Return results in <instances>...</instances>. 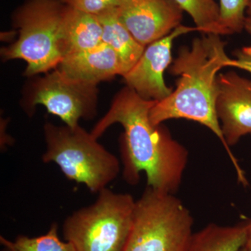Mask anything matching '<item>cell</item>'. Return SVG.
I'll return each instance as SVG.
<instances>
[{
  "label": "cell",
  "instance_id": "6da1fadb",
  "mask_svg": "<svg viewBox=\"0 0 251 251\" xmlns=\"http://www.w3.org/2000/svg\"><path fill=\"white\" fill-rule=\"evenodd\" d=\"M156 100L142 98L130 87L122 89L108 111L94 126L91 134L98 139L114 124L124 132L120 144L124 179L138 184L140 173L146 175L148 186L175 194L187 166L188 151L161 125H155L150 111Z\"/></svg>",
  "mask_w": 251,
  "mask_h": 251
},
{
  "label": "cell",
  "instance_id": "7a4b0ae2",
  "mask_svg": "<svg viewBox=\"0 0 251 251\" xmlns=\"http://www.w3.org/2000/svg\"><path fill=\"white\" fill-rule=\"evenodd\" d=\"M226 45L220 35L209 34L195 39L191 47L181 48L169 69L170 74L179 76L176 89L167 98L156 102L150 110V119L155 125L173 119H186L210 129L227 151L238 181L246 187L249 181L245 173L225 140L216 112L217 74L227 67L230 59L225 51Z\"/></svg>",
  "mask_w": 251,
  "mask_h": 251
},
{
  "label": "cell",
  "instance_id": "3957f363",
  "mask_svg": "<svg viewBox=\"0 0 251 251\" xmlns=\"http://www.w3.org/2000/svg\"><path fill=\"white\" fill-rule=\"evenodd\" d=\"M65 7L61 0H26L13 14L18 38L1 49L3 59L26 62L27 76L56 69L66 56L63 35Z\"/></svg>",
  "mask_w": 251,
  "mask_h": 251
},
{
  "label": "cell",
  "instance_id": "277c9868",
  "mask_svg": "<svg viewBox=\"0 0 251 251\" xmlns=\"http://www.w3.org/2000/svg\"><path fill=\"white\" fill-rule=\"evenodd\" d=\"M44 135L46 149L42 161L57 164L68 179L99 193L116 179L120 171L118 158L80 126L46 123Z\"/></svg>",
  "mask_w": 251,
  "mask_h": 251
},
{
  "label": "cell",
  "instance_id": "5b68a950",
  "mask_svg": "<svg viewBox=\"0 0 251 251\" xmlns=\"http://www.w3.org/2000/svg\"><path fill=\"white\" fill-rule=\"evenodd\" d=\"M135 202L131 195L104 188L93 204L65 219L64 240L76 251H125L133 227Z\"/></svg>",
  "mask_w": 251,
  "mask_h": 251
},
{
  "label": "cell",
  "instance_id": "8992f818",
  "mask_svg": "<svg viewBox=\"0 0 251 251\" xmlns=\"http://www.w3.org/2000/svg\"><path fill=\"white\" fill-rule=\"evenodd\" d=\"M193 225L191 212L174 194L147 186L135 202L125 251H186Z\"/></svg>",
  "mask_w": 251,
  "mask_h": 251
},
{
  "label": "cell",
  "instance_id": "52a82bcc",
  "mask_svg": "<svg viewBox=\"0 0 251 251\" xmlns=\"http://www.w3.org/2000/svg\"><path fill=\"white\" fill-rule=\"evenodd\" d=\"M97 103V85L73 80L54 69L31 84L23 107L31 115L36 106L43 105L68 126L75 127L81 119L94 118Z\"/></svg>",
  "mask_w": 251,
  "mask_h": 251
},
{
  "label": "cell",
  "instance_id": "ba28073f",
  "mask_svg": "<svg viewBox=\"0 0 251 251\" xmlns=\"http://www.w3.org/2000/svg\"><path fill=\"white\" fill-rule=\"evenodd\" d=\"M197 30L196 27L180 25L171 34L147 46L134 67L124 75L127 87L142 98L156 101L167 98L173 92L163 78V74L173 62L172 47L175 39Z\"/></svg>",
  "mask_w": 251,
  "mask_h": 251
},
{
  "label": "cell",
  "instance_id": "9c48e42d",
  "mask_svg": "<svg viewBox=\"0 0 251 251\" xmlns=\"http://www.w3.org/2000/svg\"><path fill=\"white\" fill-rule=\"evenodd\" d=\"M183 12L173 0H129L118 7L122 23L145 47L179 27Z\"/></svg>",
  "mask_w": 251,
  "mask_h": 251
},
{
  "label": "cell",
  "instance_id": "30bf717a",
  "mask_svg": "<svg viewBox=\"0 0 251 251\" xmlns=\"http://www.w3.org/2000/svg\"><path fill=\"white\" fill-rule=\"evenodd\" d=\"M216 112L227 145L251 135V80L229 72L218 75Z\"/></svg>",
  "mask_w": 251,
  "mask_h": 251
},
{
  "label": "cell",
  "instance_id": "8fae6325",
  "mask_svg": "<svg viewBox=\"0 0 251 251\" xmlns=\"http://www.w3.org/2000/svg\"><path fill=\"white\" fill-rule=\"evenodd\" d=\"M56 69L73 80L96 85L122 74L116 52L103 42L93 49L68 54Z\"/></svg>",
  "mask_w": 251,
  "mask_h": 251
},
{
  "label": "cell",
  "instance_id": "7c38bea8",
  "mask_svg": "<svg viewBox=\"0 0 251 251\" xmlns=\"http://www.w3.org/2000/svg\"><path fill=\"white\" fill-rule=\"evenodd\" d=\"M63 35L66 56H67L93 49L101 44L103 28L98 16L66 5L63 21Z\"/></svg>",
  "mask_w": 251,
  "mask_h": 251
},
{
  "label": "cell",
  "instance_id": "4fadbf2b",
  "mask_svg": "<svg viewBox=\"0 0 251 251\" xmlns=\"http://www.w3.org/2000/svg\"><path fill=\"white\" fill-rule=\"evenodd\" d=\"M98 16L103 28L102 41L117 54L122 77L139 60L146 47L140 44L119 17L118 7Z\"/></svg>",
  "mask_w": 251,
  "mask_h": 251
},
{
  "label": "cell",
  "instance_id": "5bb4252c",
  "mask_svg": "<svg viewBox=\"0 0 251 251\" xmlns=\"http://www.w3.org/2000/svg\"><path fill=\"white\" fill-rule=\"evenodd\" d=\"M249 223L234 226L211 224L192 234L186 251H242L245 247Z\"/></svg>",
  "mask_w": 251,
  "mask_h": 251
},
{
  "label": "cell",
  "instance_id": "9a60e30c",
  "mask_svg": "<svg viewBox=\"0 0 251 251\" xmlns=\"http://www.w3.org/2000/svg\"><path fill=\"white\" fill-rule=\"evenodd\" d=\"M1 251H76L71 242L59 237L58 226L51 225L47 233L36 237L18 235L14 241L0 236Z\"/></svg>",
  "mask_w": 251,
  "mask_h": 251
},
{
  "label": "cell",
  "instance_id": "2e32d148",
  "mask_svg": "<svg viewBox=\"0 0 251 251\" xmlns=\"http://www.w3.org/2000/svg\"><path fill=\"white\" fill-rule=\"evenodd\" d=\"M192 18L198 31L224 35L220 25V7L214 0H173Z\"/></svg>",
  "mask_w": 251,
  "mask_h": 251
},
{
  "label": "cell",
  "instance_id": "e0dca14e",
  "mask_svg": "<svg viewBox=\"0 0 251 251\" xmlns=\"http://www.w3.org/2000/svg\"><path fill=\"white\" fill-rule=\"evenodd\" d=\"M250 0H220V25L225 34L244 29L246 11Z\"/></svg>",
  "mask_w": 251,
  "mask_h": 251
},
{
  "label": "cell",
  "instance_id": "ac0fdd59",
  "mask_svg": "<svg viewBox=\"0 0 251 251\" xmlns=\"http://www.w3.org/2000/svg\"><path fill=\"white\" fill-rule=\"evenodd\" d=\"M63 4L88 14L99 15L116 9L121 0H61Z\"/></svg>",
  "mask_w": 251,
  "mask_h": 251
},
{
  "label": "cell",
  "instance_id": "d6986e66",
  "mask_svg": "<svg viewBox=\"0 0 251 251\" xmlns=\"http://www.w3.org/2000/svg\"><path fill=\"white\" fill-rule=\"evenodd\" d=\"M236 59H230L227 67H235L251 74V55L243 52L242 50H238L235 53Z\"/></svg>",
  "mask_w": 251,
  "mask_h": 251
},
{
  "label": "cell",
  "instance_id": "ffe728a7",
  "mask_svg": "<svg viewBox=\"0 0 251 251\" xmlns=\"http://www.w3.org/2000/svg\"><path fill=\"white\" fill-rule=\"evenodd\" d=\"M244 29L251 34V0L248 4L247 11H246L245 21H244ZM243 52L249 55H251V46L243 48Z\"/></svg>",
  "mask_w": 251,
  "mask_h": 251
},
{
  "label": "cell",
  "instance_id": "44dd1931",
  "mask_svg": "<svg viewBox=\"0 0 251 251\" xmlns=\"http://www.w3.org/2000/svg\"><path fill=\"white\" fill-rule=\"evenodd\" d=\"M245 249L247 251H251V221L249 222V232H248V238L247 244L245 245Z\"/></svg>",
  "mask_w": 251,
  "mask_h": 251
},
{
  "label": "cell",
  "instance_id": "7402d4cb",
  "mask_svg": "<svg viewBox=\"0 0 251 251\" xmlns=\"http://www.w3.org/2000/svg\"><path fill=\"white\" fill-rule=\"evenodd\" d=\"M129 1V0H121V1Z\"/></svg>",
  "mask_w": 251,
  "mask_h": 251
},
{
  "label": "cell",
  "instance_id": "603a6c76",
  "mask_svg": "<svg viewBox=\"0 0 251 251\" xmlns=\"http://www.w3.org/2000/svg\"><path fill=\"white\" fill-rule=\"evenodd\" d=\"M242 251H246L245 248H244V249H242Z\"/></svg>",
  "mask_w": 251,
  "mask_h": 251
}]
</instances>
